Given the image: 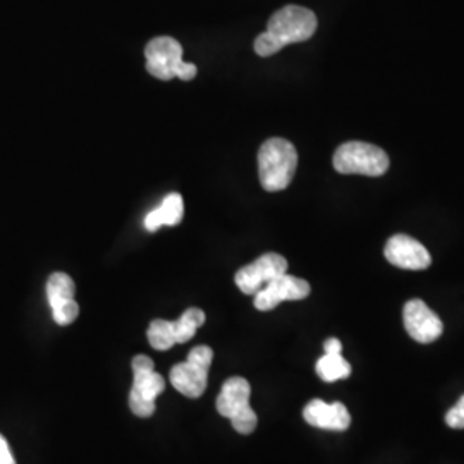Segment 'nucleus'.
Segmentation results:
<instances>
[{
	"label": "nucleus",
	"mask_w": 464,
	"mask_h": 464,
	"mask_svg": "<svg viewBox=\"0 0 464 464\" xmlns=\"http://www.w3.org/2000/svg\"><path fill=\"white\" fill-rule=\"evenodd\" d=\"M315 13L301 5H285L274 13L266 23V34L255 40V52L270 57L291 44L310 40L316 32Z\"/></svg>",
	"instance_id": "f257e3e1"
},
{
	"label": "nucleus",
	"mask_w": 464,
	"mask_h": 464,
	"mask_svg": "<svg viewBox=\"0 0 464 464\" xmlns=\"http://www.w3.org/2000/svg\"><path fill=\"white\" fill-rule=\"evenodd\" d=\"M310 284L289 274H282L268 282L255 295V308L260 312H270L279 306L282 301H299L310 296Z\"/></svg>",
	"instance_id": "423d86ee"
},
{
	"label": "nucleus",
	"mask_w": 464,
	"mask_h": 464,
	"mask_svg": "<svg viewBox=\"0 0 464 464\" xmlns=\"http://www.w3.org/2000/svg\"><path fill=\"white\" fill-rule=\"evenodd\" d=\"M324 348H325V353H329V354H339V353H343V344H341V341L335 339V337L327 339L325 344H324Z\"/></svg>",
	"instance_id": "393cba45"
},
{
	"label": "nucleus",
	"mask_w": 464,
	"mask_h": 464,
	"mask_svg": "<svg viewBox=\"0 0 464 464\" xmlns=\"http://www.w3.org/2000/svg\"><path fill=\"white\" fill-rule=\"evenodd\" d=\"M231 420L232 427L234 430L243 433V435H249L253 433L256 425H258V416L255 413V410L251 406H246L243 410H239L237 413L229 418Z\"/></svg>",
	"instance_id": "a211bd4d"
},
{
	"label": "nucleus",
	"mask_w": 464,
	"mask_h": 464,
	"mask_svg": "<svg viewBox=\"0 0 464 464\" xmlns=\"http://www.w3.org/2000/svg\"><path fill=\"white\" fill-rule=\"evenodd\" d=\"M316 373L324 382H335L348 379L351 375V365L343 358V354H329L325 353L316 362Z\"/></svg>",
	"instance_id": "4468645a"
},
{
	"label": "nucleus",
	"mask_w": 464,
	"mask_h": 464,
	"mask_svg": "<svg viewBox=\"0 0 464 464\" xmlns=\"http://www.w3.org/2000/svg\"><path fill=\"white\" fill-rule=\"evenodd\" d=\"M133 389L136 392H140L141 396L155 401L164 392L166 382L162 379V375H159L155 370L143 372V373H134Z\"/></svg>",
	"instance_id": "dca6fc26"
},
{
	"label": "nucleus",
	"mask_w": 464,
	"mask_h": 464,
	"mask_svg": "<svg viewBox=\"0 0 464 464\" xmlns=\"http://www.w3.org/2000/svg\"><path fill=\"white\" fill-rule=\"evenodd\" d=\"M385 258L389 264L404 270H425L431 264L430 253L415 237L406 234L392 236L385 245Z\"/></svg>",
	"instance_id": "6e6552de"
},
{
	"label": "nucleus",
	"mask_w": 464,
	"mask_h": 464,
	"mask_svg": "<svg viewBox=\"0 0 464 464\" xmlns=\"http://www.w3.org/2000/svg\"><path fill=\"white\" fill-rule=\"evenodd\" d=\"M334 169L341 174H362L370 178L383 176L389 166V155L377 145L363 141H348L334 153Z\"/></svg>",
	"instance_id": "20e7f679"
},
{
	"label": "nucleus",
	"mask_w": 464,
	"mask_h": 464,
	"mask_svg": "<svg viewBox=\"0 0 464 464\" xmlns=\"http://www.w3.org/2000/svg\"><path fill=\"white\" fill-rule=\"evenodd\" d=\"M203 324H205V314L199 308L186 310L176 322H172L176 344H184L191 341Z\"/></svg>",
	"instance_id": "2eb2a0df"
},
{
	"label": "nucleus",
	"mask_w": 464,
	"mask_h": 464,
	"mask_svg": "<svg viewBox=\"0 0 464 464\" xmlns=\"http://www.w3.org/2000/svg\"><path fill=\"white\" fill-rule=\"evenodd\" d=\"M282 274H287V260L279 253H266L253 264L239 268L234 281L245 295L255 296L268 282Z\"/></svg>",
	"instance_id": "39448f33"
},
{
	"label": "nucleus",
	"mask_w": 464,
	"mask_h": 464,
	"mask_svg": "<svg viewBox=\"0 0 464 464\" xmlns=\"http://www.w3.org/2000/svg\"><path fill=\"white\" fill-rule=\"evenodd\" d=\"M303 418L308 425L322 430L343 431L351 425V415L343 402H325L322 399H314L306 404Z\"/></svg>",
	"instance_id": "1a4fd4ad"
},
{
	"label": "nucleus",
	"mask_w": 464,
	"mask_h": 464,
	"mask_svg": "<svg viewBox=\"0 0 464 464\" xmlns=\"http://www.w3.org/2000/svg\"><path fill=\"white\" fill-rule=\"evenodd\" d=\"M0 464H16L7 440L0 435Z\"/></svg>",
	"instance_id": "b1692460"
},
{
	"label": "nucleus",
	"mask_w": 464,
	"mask_h": 464,
	"mask_svg": "<svg viewBox=\"0 0 464 464\" xmlns=\"http://www.w3.org/2000/svg\"><path fill=\"white\" fill-rule=\"evenodd\" d=\"M130 408L133 411L134 415L140 416V418H149V416L155 413V401L141 396L140 392H136L134 389H131L130 392Z\"/></svg>",
	"instance_id": "aec40b11"
},
{
	"label": "nucleus",
	"mask_w": 464,
	"mask_h": 464,
	"mask_svg": "<svg viewBox=\"0 0 464 464\" xmlns=\"http://www.w3.org/2000/svg\"><path fill=\"white\" fill-rule=\"evenodd\" d=\"M402 320H404L406 332L415 339L416 343H421V344H430L444 332L442 320L437 316V314H433L429 304L423 303L421 299H411L404 304Z\"/></svg>",
	"instance_id": "0eeeda50"
},
{
	"label": "nucleus",
	"mask_w": 464,
	"mask_h": 464,
	"mask_svg": "<svg viewBox=\"0 0 464 464\" xmlns=\"http://www.w3.org/2000/svg\"><path fill=\"white\" fill-rule=\"evenodd\" d=\"M251 387L243 377H232L222 385V391L217 398V411L226 418H231L239 410L249 406Z\"/></svg>",
	"instance_id": "9b49d317"
},
{
	"label": "nucleus",
	"mask_w": 464,
	"mask_h": 464,
	"mask_svg": "<svg viewBox=\"0 0 464 464\" xmlns=\"http://www.w3.org/2000/svg\"><path fill=\"white\" fill-rule=\"evenodd\" d=\"M150 346L159 351H167L176 344L172 322L167 320H153L149 327Z\"/></svg>",
	"instance_id": "f3484780"
},
{
	"label": "nucleus",
	"mask_w": 464,
	"mask_h": 464,
	"mask_svg": "<svg viewBox=\"0 0 464 464\" xmlns=\"http://www.w3.org/2000/svg\"><path fill=\"white\" fill-rule=\"evenodd\" d=\"M298 153L293 143L282 138H270L258 151V176L266 191L285 189L296 172Z\"/></svg>",
	"instance_id": "f03ea898"
},
{
	"label": "nucleus",
	"mask_w": 464,
	"mask_h": 464,
	"mask_svg": "<svg viewBox=\"0 0 464 464\" xmlns=\"http://www.w3.org/2000/svg\"><path fill=\"white\" fill-rule=\"evenodd\" d=\"M155 366H153V362H151V358L149 356H145V354H140V356H136L133 360V373H143V372H151Z\"/></svg>",
	"instance_id": "5701e85b"
},
{
	"label": "nucleus",
	"mask_w": 464,
	"mask_h": 464,
	"mask_svg": "<svg viewBox=\"0 0 464 464\" xmlns=\"http://www.w3.org/2000/svg\"><path fill=\"white\" fill-rule=\"evenodd\" d=\"M446 423L450 429H456V430L464 429V396H461V399L449 410Z\"/></svg>",
	"instance_id": "4be33fe9"
},
{
	"label": "nucleus",
	"mask_w": 464,
	"mask_h": 464,
	"mask_svg": "<svg viewBox=\"0 0 464 464\" xmlns=\"http://www.w3.org/2000/svg\"><path fill=\"white\" fill-rule=\"evenodd\" d=\"M74 281L64 274V272H55L52 274L47 281V298H49L50 308H57L64 303H69L74 299Z\"/></svg>",
	"instance_id": "ddd939ff"
},
{
	"label": "nucleus",
	"mask_w": 464,
	"mask_h": 464,
	"mask_svg": "<svg viewBox=\"0 0 464 464\" xmlns=\"http://www.w3.org/2000/svg\"><path fill=\"white\" fill-rule=\"evenodd\" d=\"M170 382H172V387L186 398L197 399L203 396L207 389L208 370L199 368L189 362H184L179 365L172 366Z\"/></svg>",
	"instance_id": "9d476101"
},
{
	"label": "nucleus",
	"mask_w": 464,
	"mask_h": 464,
	"mask_svg": "<svg viewBox=\"0 0 464 464\" xmlns=\"http://www.w3.org/2000/svg\"><path fill=\"white\" fill-rule=\"evenodd\" d=\"M184 205L183 197L178 193L167 195L162 205L151 210L145 218L147 231H159L162 226H178L183 220Z\"/></svg>",
	"instance_id": "f8f14e48"
},
{
	"label": "nucleus",
	"mask_w": 464,
	"mask_h": 464,
	"mask_svg": "<svg viewBox=\"0 0 464 464\" xmlns=\"http://www.w3.org/2000/svg\"><path fill=\"white\" fill-rule=\"evenodd\" d=\"M186 362L199 366V368L210 370V365L214 362V351H212V348H208V346H197V348L189 351Z\"/></svg>",
	"instance_id": "412c9836"
},
{
	"label": "nucleus",
	"mask_w": 464,
	"mask_h": 464,
	"mask_svg": "<svg viewBox=\"0 0 464 464\" xmlns=\"http://www.w3.org/2000/svg\"><path fill=\"white\" fill-rule=\"evenodd\" d=\"M78 315H80V306H78V303L74 299L61 304V306H57V308H52V316H53L55 324L63 325V327L72 324L78 318Z\"/></svg>",
	"instance_id": "6ab92c4d"
},
{
	"label": "nucleus",
	"mask_w": 464,
	"mask_h": 464,
	"mask_svg": "<svg viewBox=\"0 0 464 464\" xmlns=\"http://www.w3.org/2000/svg\"><path fill=\"white\" fill-rule=\"evenodd\" d=\"M147 57V71L153 78L169 82L174 76L181 78L183 82H191L198 69L189 63L183 61V47L172 36H157L150 40L145 47Z\"/></svg>",
	"instance_id": "7ed1b4c3"
}]
</instances>
